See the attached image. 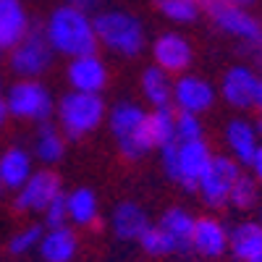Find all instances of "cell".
Here are the masks:
<instances>
[{"label": "cell", "mask_w": 262, "mask_h": 262, "mask_svg": "<svg viewBox=\"0 0 262 262\" xmlns=\"http://www.w3.org/2000/svg\"><path fill=\"white\" fill-rule=\"evenodd\" d=\"M42 27H45V34L55 55L79 58V55L97 53L100 48L97 32H95V16H90V11H81L76 6L60 3L58 8L50 11Z\"/></svg>", "instance_id": "obj_1"}, {"label": "cell", "mask_w": 262, "mask_h": 262, "mask_svg": "<svg viewBox=\"0 0 262 262\" xmlns=\"http://www.w3.org/2000/svg\"><path fill=\"white\" fill-rule=\"evenodd\" d=\"M105 121L123 160L139 163L155 149L152 131H149V111L139 102H131V100L116 102L113 107H107Z\"/></svg>", "instance_id": "obj_2"}, {"label": "cell", "mask_w": 262, "mask_h": 262, "mask_svg": "<svg viewBox=\"0 0 262 262\" xmlns=\"http://www.w3.org/2000/svg\"><path fill=\"white\" fill-rule=\"evenodd\" d=\"M215 152L205 137L200 139H173L160 147V165L165 179L186 191H196L207 173Z\"/></svg>", "instance_id": "obj_3"}, {"label": "cell", "mask_w": 262, "mask_h": 262, "mask_svg": "<svg viewBox=\"0 0 262 262\" xmlns=\"http://www.w3.org/2000/svg\"><path fill=\"white\" fill-rule=\"evenodd\" d=\"M58 128L66 134V139H84L95 134L107 118V105L102 95L90 92H76L69 90L55 100V113H53Z\"/></svg>", "instance_id": "obj_4"}, {"label": "cell", "mask_w": 262, "mask_h": 262, "mask_svg": "<svg viewBox=\"0 0 262 262\" xmlns=\"http://www.w3.org/2000/svg\"><path fill=\"white\" fill-rule=\"evenodd\" d=\"M95 32L100 45L118 58H139L147 45L142 18L123 8L100 11L95 16Z\"/></svg>", "instance_id": "obj_5"}, {"label": "cell", "mask_w": 262, "mask_h": 262, "mask_svg": "<svg viewBox=\"0 0 262 262\" xmlns=\"http://www.w3.org/2000/svg\"><path fill=\"white\" fill-rule=\"evenodd\" d=\"M3 97L8 105V116L16 121L45 123L55 113V97L48 84H42L39 79H16Z\"/></svg>", "instance_id": "obj_6"}, {"label": "cell", "mask_w": 262, "mask_h": 262, "mask_svg": "<svg viewBox=\"0 0 262 262\" xmlns=\"http://www.w3.org/2000/svg\"><path fill=\"white\" fill-rule=\"evenodd\" d=\"M53 60H55V50L45 34V27L34 24V21L27 37L8 50V66L18 79H42L50 71Z\"/></svg>", "instance_id": "obj_7"}, {"label": "cell", "mask_w": 262, "mask_h": 262, "mask_svg": "<svg viewBox=\"0 0 262 262\" xmlns=\"http://www.w3.org/2000/svg\"><path fill=\"white\" fill-rule=\"evenodd\" d=\"M202 13H207L212 27L221 34L242 45H249L262 34V18H257L249 8L228 3V0H202Z\"/></svg>", "instance_id": "obj_8"}, {"label": "cell", "mask_w": 262, "mask_h": 262, "mask_svg": "<svg viewBox=\"0 0 262 262\" xmlns=\"http://www.w3.org/2000/svg\"><path fill=\"white\" fill-rule=\"evenodd\" d=\"M244 173V165H238L231 155H217L207 168V173L202 176L200 186H196V191H200L202 202L210 207V210H221V207H228V196H231V189L233 184L238 181V176Z\"/></svg>", "instance_id": "obj_9"}, {"label": "cell", "mask_w": 262, "mask_h": 262, "mask_svg": "<svg viewBox=\"0 0 262 262\" xmlns=\"http://www.w3.org/2000/svg\"><path fill=\"white\" fill-rule=\"evenodd\" d=\"M217 102V86L200 74H179L173 79V111L205 116Z\"/></svg>", "instance_id": "obj_10"}, {"label": "cell", "mask_w": 262, "mask_h": 262, "mask_svg": "<svg viewBox=\"0 0 262 262\" xmlns=\"http://www.w3.org/2000/svg\"><path fill=\"white\" fill-rule=\"evenodd\" d=\"M63 194V181L60 176L53 170V168H45L42 165L39 170L34 168V173L24 181V186L16 189V200H13V207L18 212H32V215H39L45 210L55 196Z\"/></svg>", "instance_id": "obj_11"}, {"label": "cell", "mask_w": 262, "mask_h": 262, "mask_svg": "<svg viewBox=\"0 0 262 262\" xmlns=\"http://www.w3.org/2000/svg\"><path fill=\"white\" fill-rule=\"evenodd\" d=\"M257 90H259L257 69L249 63H236L226 69L221 86H217V97L233 111H249V107H257Z\"/></svg>", "instance_id": "obj_12"}, {"label": "cell", "mask_w": 262, "mask_h": 262, "mask_svg": "<svg viewBox=\"0 0 262 262\" xmlns=\"http://www.w3.org/2000/svg\"><path fill=\"white\" fill-rule=\"evenodd\" d=\"M149 53H152V63L160 66L170 76L186 74L194 63V45L179 32H163L160 37H155Z\"/></svg>", "instance_id": "obj_13"}, {"label": "cell", "mask_w": 262, "mask_h": 262, "mask_svg": "<svg viewBox=\"0 0 262 262\" xmlns=\"http://www.w3.org/2000/svg\"><path fill=\"white\" fill-rule=\"evenodd\" d=\"M66 81H69V86L76 92L102 95L107 90V84H111V71H107V63L97 53H90V55L69 58Z\"/></svg>", "instance_id": "obj_14"}, {"label": "cell", "mask_w": 262, "mask_h": 262, "mask_svg": "<svg viewBox=\"0 0 262 262\" xmlns=\"http://www.w3.org/2000/svg\"><path fill=\"white\" fill-rule=\"evenodd\" d=\"M191 252H196L202 259H217L228 252V228L221 217L215 215L196 217L191 231Z\"/></svg>", "instance_id": "obj_15"}, {"label": "cell", "mask_w": 262, "mask_h": 262, "mask_svg": "<svg viewBox=\"0 0 262 262\" xmlns=\"http://www.w3.org/2000/svg\"><path fill=\"white\" fill-rule=\"evenodd\" d=\"M223 144H226V155H231L238 165L249 168L257 149L262 144L257 128H254V121H247V118H231L226 126H223Z\"/></svg>", "instance_id": "obj_16"}, {"label": "cell", "mask_w": 262, "mask_h": 262, "mask_svg": "<svg viewBox=\"0 0 262 262\" xmlns=\"http://www.w3.org/2000/svg\"><path fill=\"white\" fill-rule=\"evenodd\" d=\"M149 226H152L149 212L134 200L118 202L111 212V231H113V236L118 238V242L139 244V238L144 236V231Z\"/></svg>", "instance_id": "obj_17"}, {"label": "cell", "mask_w": 262, "mask_h": 262, "mask_svg": "<svg viewBox=\"0 0 262 262\" xmlns=\"http://www.w3.org/2000/svg\"><path fill=\"white\" fill-rule=\"evenodd\" d=\"M79 254V236L74 226L45 228L37 247L39 262H74Z\"/></svg>", "instance_id": "obj_18"}, {"label": "cell", "mask_w": 262, "mask_h": 262, "mask_svg": "<svg viewBox=\"0 0 262 262\" xmlns=\"http://www.w3.org/2000/svg\"><path fill=\"white\" fill-rule=\"evenodd\" d=\"M194 221L196 215H191L186 207H168L163 215L158 228L168 236V242L173 247V254H186L191 252V231H194Z\"/></svg>", "instance_id": "obj_19"}, {"label": "cell", "mask_w": 262, "mask_h": 262, "mask_svg": "<svg viewBox=\"0 0 262 262\" xmlns=\"http://www.w3.org/2000/svg\"><path fill=\"white\" fill-rule=\"evenodd\" d=\"M32 29V18L21 0H0V48L11 50Z\"/></svg>", "instance_id": "obj_20"}, {"label": "cell", "mask_w": 262, "mask_h": 262, "mask_svg": "<svg viewBox=\"0 0 262 262\" xmlns=\"http://www.w3.org/2000/svg\"><path fill=\"white\" fill-rule=\"evenodd\" d=\"M228 252L236 262H257L262 257V223L242 221L228 228Z\"/></svg>", "instance_id": "obj_21"}, {"label": "cell", "mask_w": 262, "mask_h": 262, "mask_svg": "<svg viewBox=\"0 0 262 262\" xmlns=\"http://www.w3.org/2000/svg\"><path fill=\"white\" fill-rule=\"evenodd\" d=\"M34 173V155L27 147H6L0 152V181L3 189H21Z\"/></svg>", "instance_id": "obj_22"}, {"label": "cell", "mask_w": 262, "mask_h": 262, "mask_svg": "<svg viewBox=\"0 0 262 262\" xmlns=\"http://www.w3.org/2000/svg\"><path fill=\"white\" fill-rule=\"evenodd\" d=\"M66 212L69 226L74 228H92L100 221V200L90 186H76L66 191Z\"/></svg>", "instance_id": "obj_23"}, {"label": "cell", "mask_w": 262, "mask_h": 262, "mask_svg": "<svg viewBox=\"0 0 262 262\" xmlns=\"http://www.w3.org/2000/svg\"><path fill=\"white\" fill-rule=\"evenodd\" d=\"M32 155L45 168H53L55 163H60L66 158V134L58 128V123H53V121L37 123Z\"/></svg>", "instance_id": "obj_24"}, {"label": "cell", "mask_w": 262, "mask_h": 262, "mask_svg": "<svg viewBox=\"0 0 262 262\" xmlns=\"http://www.w3.org/2000/svg\"><path fill=\"white\" fill-rule=\"evenodd\" d=\"M173 79L168 71H163L160 66H147L139 76V90H142V97L147 100V105L152 107H168L170 100H173ZM173 107V105H170Z\"/></svg>", "instance_id": "obj_25"}, {"label": "cell", "mask_w": 262, "mask_h": 262, "mask_svg": "<svg viewBox=\"0 0 262 262\" xmlns=\"http://www.w3.org/2000/svg\"><path fill=\"white\" fill-rule=\"evenodd\" d=\"M259 200H262V186H259V181L252 176V173H242V176H238V181L233 184V189H231L228 207L247 212V210L259 207Z\"/></svg>", "instance_id": "obj_26"}, {"label": "cell", "mask_w": 262, "mask_h": 262, "mask_svg": "<svg viewBox=\"0 0 262 262\" xmlns=\"http://www.w3.org/2000/svg\"><path fill=\"white\" fill-rule=\"evenodd\" d=\"M149 131H152L155 149L173 142L176 139V111L170 105L168 107H152L149 111Z\"/></svg>", "instance_id": "obj_27"}, {"label": "cell", "mask_w": 262, "mask_h": 262, "mask_svg": "<svg viewBox=\"0 0 262 262\" xmlns=\"http://www.w3.org/2000/svg\"><path fill=\"white\" fill-rule=\"evenodd\" d=\"M155 6L173 24H191L202 16V0H155Z\"/></svg>", "instance_id": "obj_28"}, {"label": "cell", "mask_w": 262, "mask_h": 262, "mask_svg": "<svg viewBox=\"0 0 262 262\" xmlns=\"http://www.w3.org/2000/svg\"><path fill=\"white\" fill-rule=\"evenodd\" d=\"M42 233H45V226H42V223H27V226H21L8 238V252L13 257H24V254L37 252Z\"/></svg>", "instance_id": "obj_29"}, {"label": "cell", "mask_w": 262, "mask_h": 262, "mask_svg": "<svg viewBox=\"0 0 262 262\" xmlns=\"http://www.w3.org/2000/svg\"><path fill=\"white\" fill-rule=\"evenodd\" d=\"M139 247H142L149 257H168V254H173V247H170V242H168V236L158 228V223H152V226L144 231V236L139 238Z\"/></svg>", "instance_id": "obj_30"}, {"label": "cell", "mask_w": 262, "mask_h": 262, "mask_svg": "<svg viewBox=\"0 0 262 262\" xmlns=\"http://www.w3.org/2000/svg\"><path fill=\"white\" fill-rule=\"evenodd\" d=\"M205 137V123L202 116L179 113L176 111V139H200Z\"/></svg>", "instance_id": "obj_31"}, {"label": "cell", "mask_w": 262, "mask_h": 262, "mask_svg": "<svg viewBox=\"0 0 262 262\" xmlns=\"http://www.w3.org/2000/svg\"><path fill=\"white\" fill-rule=\"evenodd\" d=\"M42 215V226L45 228H58V226H69V212H66V191L39 212Z\"/></svg>", "instance_id": "obj_32"}, {"label": "cell", "mask_w": 262, "mask_h": 262, "mask_svg": "<svg viewBox=\"0 0 262 262\" xmlns=\"http://www.w3.org/2000/svg\"><path fill=\"white\" fill-rule=\"evenodd\" d=\"M242 48L247 50V55H252V63L262 71V34H259L254 42H249V45H242Z\"/></svg>", "instance_id": "obj_33"}, {"label": "cell", "mask_w": 262, "mask_h": 262, "mask_svg": "<svg viewBox=\"0 0 262 262\" xmlns=\"http://www.w3.org/2000/svg\"><path fill=\"white\" fill-rule=\"evenodd\" d=\"M249 170H252V176H254V179L259 181V186H262V144H259V149H257V155H254Z\"/></svg>", "instance_id": "obj_34"}, {"label": "cell", "mask_w": 262, "mask_h": 262, "mask_svg": "<svg viewBox=\"0 0 262 262\" xmlns=\"http://www.w3.org/2000/svg\"><path fill=\"white\" fill-rule=\"evenodd\" d=\"M63 3H69V6H76L81 11H95L100 6V0H63Z\"/></svg>", "instance_id": "obj_35"}, {"label": "cell", "mask_w": 262, "mask_h": 262, "mask_svg": "<svg viewBox=\"0 0 262 262\" xmlns=\"http://www.w3.org/2000/svg\"><path fill=\"white\" fill-rule=\"evenodd\" d=\"M11 116H8V105H6V97L0 95V128L6 126V121H8Z\"/></svg>", "instance_id": "obj_36"}, {"label": "cell", "mask_w": 262, "mask_h": 262, "mask_svg": "<svg viewBox=\"0 0 262 262\" xmlns=\"http://www.w3.org/2000/svg\"><path fill=\"white\" fill-rule=\"evenodd\" d=\"M228 3H236V6H244V8H252L257 0H228Z\"/></svg>", "instance_id": "obj_37"}, {"label": "cell", "mask_w": 262, "mask_h": 262, "mask_svg": "<svg viewBox=\"0 0 262 262\" xmlns=\"http://www.w3.org/2000/svg\"><path fill=\"white\" fill-rule=\"evenodd\" d=\"M257 107H259V113H262V76H259V90H257Z\"/></svg>", "instance_id": "obj_38"}, {"label": "cell", "mask_w": 262, "mask_h": 262, "mask_svg": "<svg viewBox=\"0 0 262 262\" xmlns=\"http://www.w3.org/2000/svg\"><path fill=\"white\" fill-rule=\"evenodd\" d=\"M254 128H257V134H259V139H262V113L257 116V121H254Z\"/></svg>", "instance_id": "obj_39"}, {"label": "cell", "mask_w": 262, "mask_h": 262, "mask_svg": "<svg viewBox=\"0 0 262 262\" xmlns=\"http://www.w3.org/2000/svg\"><path fill=\"white\" fill-rule=\"evenodd\" d=\"M257 221L262 223V202H259V217H257Z\"/></svg>", "instance_id": "obj_40"}, {"label": "cell", "mask_w": 262, "mask_h": 262, "mask_svg": "<svg viewBox=\"0 0 262 262\" xmlns=\"http://www.w3.org/2000/svg\"><path fill=\"white\" fill-rule=\"evenodd\" d=\"M0 191H3V181H0Z\"/></svg>", "instance_id": "obj_41"}, {"label": "cell", "mask_w": 262, "mask_h": 262, "mask_svg": "<svg viewBox=\"0 0 262 262\" xmlns=\"http://www.w3.org/2000/svg\"><path fill=\"white\" fill-rule=\"evenodd\" d=\"M3 53H6V50H3V48H0V55H3Z\"/></svg>", "instance_id": "obj_42"}, {"label": "cell", "mask_w": 262, "mask_h": 262, "mask_svg": "<svg viewBox=\"0 0 262 262\" xmlns=\"http://www.w3.org/2000/svg\"><path fill=\"white\" fill-rule=\"evenodd\" d=\"M257 262H262V257H259V259H257Z\"/></svg>", "instance_id": "obj_43"}]
</instances>
